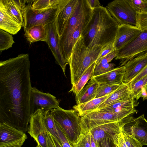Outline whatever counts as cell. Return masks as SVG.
<instances>
[{
	"label": "cell",
	"mask_w": 147,
	"mask_h": 147,
	"mask_svg": "<svg viewBox=\"0 0 147 147\" xmlns=\"http://www.w3.org/2000/svg\"><path fill=\"white\" fill-rule=\"evenodd\" d=\"M131 115L119 121L99 125L89 131L98 144L102 139L108 138L112 140L115 135L122 132L124 126L135 118Z\"/></svg>",
	"instance_id": "cell-11"
},
{
	"label": "cell",
	"mask_w": 147,
	"mask_h": 147,
	"mask_svg": "<svg viewBox=\"0 0 147 147\" xmlns=\"http://www.w3.org/2000/svg\"><path fill=\"white\" fill-rule=\"evenodd\" d=\"M51 113L71 144L75 142L81 133V118L78 112L74 109L65 110L59 107Z\"/></svg>",
	"instance_id": "cell-5"
},
{
	"label": "cell",
	"mask_w": 147,
	"mask_h": 147,
	"mask_svg": "<svg viewBox=\"0 0 147 147\" xmlns=\"http://www.w3.org/2000/svg\"><path fill=\"white\" fill-rule=\"evenodd\" d=\"M63 0H34L32 5V9L46 10L59 6Z\"/></svg>",
	"instance_id": "cell-29"
},
{
	"label": "cell",
	"mask_w": 147,
	"mask_h": 147,
	"mask_svg": "<svg viewBox=\"0 0 147 147\" xmlns=\"http://www.w3.org/2000/svg\"><path fill=\"white\" fill-rule=\"evenodd\" d=\"M130 96L131 93L128 84L122 83L95 110L109 106L116 102L127 99Z\"/></svg>",
	"instance_id": "cell-21"
},
{
	"label": "cell",
	"mask_w": 147,
	"mask_h": 147,
	"mask_svg": "<svg viewBox=\"0 0 147 147\" xmlns=\"http://www.w3.org/2000/svg\"><path fill=\"white\" fill-rule=\"evenodd\" d=\"M91 7L93 9L101 6L98 0H88Z\"/></svg>",
	"instance_id": "cell-45"
},
{
	"label": "cell",
	"mask_w": 147,
	"mask_h": 147,
	"mask_svg": "<svg viewBox=\"0 0 147 147\" xmlns=\"http://www.w3.org/2000/svg\"><path fill=\"white\" fill-rule=\"evenodd\" d=\"M142 32L135 26L129 24L119 25L113 43L116 51L121 49L130 44Z\"/></svg>",
	"instance_id": "cell-14"
},
{
	"label": "cell",
	"mask_w": 147,
	"mask_h": 147,
	"mask_svg": "<svg viewBox=\"0 0 147 147\" xmlns=\"http://www.w3.org/2000/svg\"><path fill=\"white\" fill-rule=\"evenodd\" d=\"M111 16L120 24L136 26L137 13L126 0H115L106 7Z\"/></svg>",
	"instance_id": "cell-8"
},
{
	"label": "cell",
	"mask_w": 147,
	"mask_h": 147,
	"mask_svg": "<svg viewBox=\"0 0 147 147\" xmlns=\"http://www.w3.org/2000/svg\"><path fill=\"white\" fill-rule=\"evenodd\" d=\"M136 26L142 31L147 30V13H137Z\"/></svg>",
	"instance_id": "cell-36"
},
{
	"label": "cell",
	"mask_w": 147,
	"mask_h": 147,
	"mask_svg": "<svg viewBox=\"0 0 147 147\" xmlns=\"http://www.w3.org/2000/svg\"><path fill=\"white\" fill-rule=\"evenodd\" d=\"M90 139L91 147H98V144L95 141L91 133L90 135Z\"/></svg>",
	"instance_id": "cell-47"
},
{
	"label": "cell",
	"mask_w": 147,
	"mask_h": 147,
	"mask_svg": "<svg viewBox=\"0 0 147 147\" xmlns=\"http://www.w3.org/2000/svg\"><path fill=\"white\" fill-rule=\"evenodd\" d=\"M122 133L128 147H142L143 145L134 138L123 131Z\"/></svg>",
	"instance_id": "cell-40"
},
{
	"label": "cell",
	"mask_w": 147,
	"mask_h": 147,
	"mask_svg": "<svg viewBox=\"0 0 147 147\" xmlns=\"http://www.w3.org/2000/svg\"><path fill=\"white\" fill-rule=\"evenodd\" d=\"M114 50L115 49L114 47L113 43H110L105 46L103 47L97 60L100 59Z\"/></svg>",
	"instance_id": "cell-41"
},
{
	"label": "cell",
	"mask_w": 147,
	"mask_h": 147,
	"mask_svg": "<svg viewBox=\"0 0 147 147\" xmlns=\"http://www.w3.org/2000/svg\"><path fill=\"white\" fill-rule=\"evenodd\" d=\"M120 85L99 84L96 98L102 97L111 94L119 87Z\"/></svg>",
	"instance_id": "cell-32"
},
{
	"label": "cell",
	"mask_w": 147,
	"mask_h": 147,
	"mask_svg": "<svg viewBox=\"0 0 147 147\" xmlns=\"http://www.w3.org/2000/svg\"><path fill=\"white\" fill-rule=\"evenodd\" d=\"M27 138H24L15 142L7 143H0V147H21Z\"/></svg>",
	"instance_id": "cell-42"
},
{
	"label": "cell",
	"mask_w": 147,
	"mask_h": 147,
	"mask_svg": "<svg viewBox=\"0 0 147 147\" xmlns=\"http://www.w3.org/2000/svg\"><path fill=\"white\" fill-rule=\"evenodd\" d=\"M36 147H41L39 145H37Z\"/></svg>",
	"instance_id": "cell-49"
},
{
	"label": "cell",
	"mask_w": 147,
	"mask_h": 147,
	"mask_svg": "<svg viewBox=\"0 0 147 147\" xmlns=\"http://www.w3.org/2000/svg\"><path fill=\"white\" fill-rule=\"evenodd\" d=\"M58 136L63 147H74L67 139L59 126L55 121Z\"/></svg>",
	"instance_id": "cell-37"
},
{
	"label": "cell",
	"mask_w": 147,
	"mask_h": 147,
	"mask_svg": "<svg viewBox=\"0 0 147 147\" xmlns=\"http://www.w3.org/2000/svg\"><path fill=\"white\" fill-rule=\"evenodd\" d=\"M115 66L113 63H108L95 66L92 76H96L106 73L113 69Z\"/></svg>",
	"instance_id": "cell-35"
},
{
	"label": "cell",
	"mask_w": 147,
	"mask_h": 147,
	"mask_svg": "<svg viewBox=\"0 0 147 147\" xmlns=\"http://www.w3.org/2000/svg\"><path fill=\"white\" fill-rule=\"evenodd\" d=\"M119 25L106 7L101 6L94 8L91 19L82 35L84 44L91 49L97 45L104 47L113 43Z\"/></svg>",
	"instance_id": "cell-2"
},
{
	"label": "cell",
	"mask_w": 147,
	"mask_h": 147,
	"mask_svg": "<svg viewBox=\"0 0 147 147\" xmlns=\"http://www.w3.org/2000/svg\"><path fill=\"white\" fill-rule=\"evenodd\" d=\"M135 100L131 95V96L127 99L116 102L109 106L96 110L118 112L124 110L134 108L138 105V103Z\"/></svg>",
	"instance_id": "cell-25"
},
{
	"label": "cell",
	"mask_w": 147,
	"mask_h": 147,
	"mask_svg": "<svg viewBox=\"0 0 147 147\" xmlns=\"http://www.w3.org/2000/svg\"><path fill=\"white\" fill-rule=\"evenodd\" d=\"M95 63L96 62L90 65L85 71L77 82L72 85V88L69 92H72L75 94L76 96L79 93L93 75Z\"/></svg>",
	"instance_id": "cell-27"
},
{
	"label": "cell",
	"mask_w": 147,
	"mask_h": 147,
	"mask_svg": "<svg viewBox=\"0 0 147 147\" xmlns=\"http://www.w3.org/2000/svg\"><path fill=\"white\" fill-rule=\"evenodd\" d=\"M112 141L114 147H128L122 132L115 135L113 137Z\"/></svg>",
	"instance_id": "cell-39"
},
{
	"label": "cell",
	"mask_w": 147,
	"mask_h": 147,
	"mask_svg": "<svg viewBox=\"0 0 147 147\" xmlns=\"http://www.w3.org/2000/svg\"><path fill=\"white\" fill-rule=\"evenodd\" d=\"M27 137L24 132L4 123H0V143L17 141Z\"/></svg>",
	"instance_id": "cell-20"
},
{
	"label": "cell",
	"mask_w": 147,
	"mask_h": 147,
	"mask_svg": "<svg viewBox=\"0 0 147 147\" xmlns=\"http://www.w3.org/2000/svg\"><path fill=\"white\" fill-rule=\"evenodd\" d=\"M15 43L11 34L0 29V53L11 47Z\"/></svg>",
	"instance_id": "cell-31"
},
{
	"label": "cell",
	"mask_w": 147,
	"mask_h": 147,
	"mask_svg": "<svg viewBox=\"0 0 147 147\" xmlns=\"http://www.w3.org/2000/svg\"><path fill=\"white\" fill-rule=\"evenodd\" d=\"M7 11L22 26H24V13L14 0H0Z\"/></svg>",
	"instance_id": "cell-26"
},
{
	"label": "cell",
	"mask_w": 147,
	"mask_h": 147,
	"mask_svg": "<svg viewBox=\"0 0 147 147\" xmlns=\"http://www.w3.org/2000/svg\"><path fill=\"white\" fill-rule=\"evenodd\" d=\"M51 136L56 147H63L61 144L59 142L57 139L52 136Z\"/></svg>",
	"instance_id": "cell-48"
},
{
	"label": "cell",
	"mask_w": 147,
	"mask_h": 147,
	"mask_svg": "<svg viewBox=\"0 0 147 147\" xmlns=\"http://www.w3.org/2000/svg\"><path fill=\"white\" fill-rule=\"evenodd\" d=\"M47 33L46 42L53 55L56 61L61 67L65 76L66 65L68 64L62 54L55 21L45 26Z\"/></svg>",
	"instance_id": "cell-12"
},
{
	"label": "cell",
	"mask_w": 147,
	"mask_h": 147,
	"mask_svg": "<svg viewBox=\"0 0 147 147\" xmlns=\"http://www.w3.org/2000/svg\"><path fill=\"white\" fill-rule=\"evenodd\" d=\"M30 64L28 53L0 62V123L25 133L31 117Z\"/></svg>",
	"instance_id": "cell-1"
},
{
	"label": "cell",
	"mask_w": 147,
	"mask_h": 147,
	"mask_svg": "<svg viewBox=\"0 0 147 147\" xmlns=\"http://www.w3.org/2000/svg\"><path fill=\"white\" fill-rule=\"evenodd\" d=\"M98 85V83L91 78L79 93L75 96L77 105L82 104L95 98Z\"/></svg>",
	"instance_id": "cell-22"
},
{
	"label": "cell",
	"mask_w": 147,
	"mask_h": 147,
	"mask_svg": "<svg viewBox=\"0 0 147 147\" xmlns=\"http://www.w3.org/2000/svg\"><path fill=\"white\" fill-rule=\"evenodd\" d=\"M125 71V67L123 65L114 68L101 75L92 76L91 79L98 84L120 85L122 83Z\"/></svg>",
	"instance_id": "cell-18"
},
{
	"label": "cell",
	"mask_w": 147,
	"mask_h": 147,
	"mask_svg": "<svg viewBox=\"0 0 147 147\" xmlns=\"http://www.w3.org/2000/svg\"><path fill=\"white\" fill-rule=\"evenodd\" d=\"M90 131L81 134L77 141L72 144L74 147H91Z\"/></svg>",
	"instance_id": "cell-34"
},
{
	"label": "cell",
	"mask_w": 147,
	"mask_h": 147,
	"mask_svg": "<svg viewBox=\"0 0 147 147\" xmlns=\"http://www.w3.org/2000/svg\"><path fill=\"white\" fill-rule=\"evenodd\" d=\"M126 1L137 13H147V0H126Z\"/></svg>",
	"instance_id": "cell-33"
},
{
	"label": "cell",
	"mask_w": 147,
	"mask_h": 147,
	"mask_svg": "<svg viewBox=\"0 0 147 147\" xmlns=\"http://www.w3.org/2000/svg\"><path fill=\"white\" fill-rule=\"evenodd\" d=\"M25 32V36L30 44L39 41L47 42V33L45 26H34Z\"/></svg>",
	"instance_id": "cell-23"
},
{
	"label": "cell",
	"mask_w": 147,
	"mask_h": 147,
	"mask_svg": "<svg viewBox=\"0 0 147 147\" xmlns=\"http://www.w3.org/2000/svg\"><path fill=\"white\" fill-rule=\"evenodd\" d=\"M129 86L131 96L138 100L142 93H147V75Z\"/></svg>",
	"instance_id": "cell-28"
},
{
	"label": "cell",
	"mask_w": 147,
	"mask_h": 147,
	"mask_svg": "<svg viewBox=\"0 0 147 147\" xmlns=\"http://www.w3.org/2000/svg\"><path fill=\"white\" fill-rule=\"evenodd\" d=\"M96 45L91 49L86 47L81 36L74 47L69 59L71 83H76L85 71L97 61L103 47Z\"/></svg>",
	"instance_id": "cell-4"
},
{
	"label": "cell",
	"mask_w": 147,
	"mask_h": 147,
	"mask_svg": "<svg viewBox=\"0 0 147 147\" xmlns=\"http://www.w3.org/2000/svg\"><path fill=\"white\" fill-rule=\"evenodd\" d=\"M98 147H114V146L112 140L108 138H105L99 141Z\"/></svg>",
	"instance_id": "cell-43"
},
{
	"label": "cell",
	"mask_w": 147,
	"mask_h": 147,
	"mask_svg": "<svg viewBox=\"0 0 147 147\" xmlns=\"http://www.w3.org/2000/svg\"><path fill=\"white\" fill-rule=\"evenodd\" d=\"M22 26L6 11L0 1V29L11 35L17 34Z\"/></svg>",
	"instance_id": "cell-17"
},
{
	"label": "cell",
	"mask_w": 147,
	"mask_h": 147,
	"mask_svg": "<svg viewBox=\"0 0 147 147\" xmlns=\"http://www.w3.org/2000/svg\"><path fill=\"white\" fill-rule=\"evenodd\" d=\"M111 94L101 97L95 98L82 104L76 105L73 107V108L78 112L81 117L97 109Z\"/></svg>",
	"instance_id": "cell-24"
},
{
	"label": "cell",
	"mask_w": 147,
	"mask_h": 147,
	"mask_svg": "<svg viewBox=\"0 0 147 147\" xmlns=\"http://www.w3.org/2000/svg\"><path fill=\"white\" fill-rule=\"evenodd\" d=\"M79 0H70L58 13L55 21L59 37L62 35L72 16Z\"/></svg>",
	"instance_id": "cell-16"
},
{
	"label": "cell",
	"mask_w": 147,
	"mask_h": 147,
	"mask_svg": "<svg viewBox=\"0 0 147 147\" xmlns=\"http://www.w3.org/2000/svg\"><path fill=\"white\" fill-rule=\"evenodd\" d=\"M33 0H26L22 7L24 13V31L35 26H45L54 21L59 11L69 0H63L58 7L46 10H38L32 8Z\"/></svg>",
	"instance_id": "cell-7"
},
{
	"label": "cell",
	"mask_w": 147,
	"mask_h": 147,
	"mask_svg": "<svg viewBox=\"0 0 147 147\" xmlns=\"http://www.w3.org/2000/svg\"><path fill=\"white\" fill-rule=\"evenodd\" d=\"M147 75V65L144 69L137 76L133 79L130 82L128 83V84L129 85H131L134 84Z\"/></svg>",
	"instance_id": "cell-44"
},
{
	"label": "cell",
	"mask_w": 147,
	"mask_h": 147,
	"mask_svg": "<svg viewBox=\"0 0 147 147\" xmlns=\"http://www.w3.org/2000/svg\"><path fill=\"white\" fill-rule=\"evenodd\" d=\"M147 65V53L143 52L129 60L124 65L125 71L122 83H129Z\"/></svg>",
	"instance_id": "cell-15"
},
{
	"label": "cell",
	"mask_w": 147,
	"mask_h": 147,
	"mask_svg": "<svg viewBox=\"0 0 147 147\" xmlns=\"http://www.w3.org/2000/svg\"><path fill=\"white\" fill-rule=\"evenodd\" d=\"M116 60H121V66H123L129 60L139 54L147 53V30L142 31L132 42L116 51Z\"/></svg>",
	"instance_id": "cell-10"
},
{
	"label": "cell",
	"mask_w": 147,
	"mask_h": 147,
	"mask_svg": "<svg viewBox=\"0 0 147 147\" xmlns=\"http://www.w3.org/2000/svg\"><path fill=\"white\" fill-rule=\"evenodd\" d=\"M117 52L114 50L103 57L100 59L97 60L95 63V66L100 65L109 63V62L117 56Z\"/></svg>",
	"instance_id": "cell-38"
},
{
	"label": "cell",
	"mask_w": 147,
	"mask_h": 147,
	"mask_svg": "<svg viewBox=\"0 0 147 147\" xmlns=\"http://www.w3.org/2000/svg\"><path fill=\"white\" fill-rule=\"evenodd\" d=\"M44 115V122L48 131L61 143L56 127L55 122L51 113V111Z\"/></svg>",
	"instance_id": "cell-30"
},
{
	"label": "cell",
	"mask_w": 147,
	"mask_h": 147,
	"mask_svg": "<svg viewBox=\"0 0 147 147\" xmlns=\"http://www.w3.org/2000/svg\"><path fill=\"white\" fill-rule=\"evenodd\" d=\"M44 116L42 111L39 109L31 116L30 121L28 133L36 142L40 134L48 132L44 123Z\"/></svg>",
	"instance_id": "cell-19"
},
{
	"label": "cell",
	"mask_w": 147,
	"mask_h": 147,
	"mask_svg": "<svg viewBox=\"0 0 147 147\" xmlns=\"http://www.w3.org/2000/svg\"><path fill=\"white\" fill-rule=\"evenodd\" d=\"M137 112L135 108L118 112L100 110L92 111L80 117L81 134L87 133L90 130L102 125L120 121Z\"/></svg>",
	"instance_id": "cell-6"
},
{
	"label": "cell",
	"mask_w": 147,
	"mask_h": 147,
	"mask_svg": "<svg viewBox=\"0 0 147 147\" xmlns=\"http://www.w3.org/2000/svg\"><path fill=\"white\" fill-rule=\"evenodd\" d=\"M122 131L134 138L143 146L147 145V120L144 114L125 125Z\"/></svg>",
	"instance_id": "cell-13"
},
{
	"label": "cell",
	"mask_w": 147,
	"mask_h": 147,
	"mask_svg": "<svg viewBox=\"0 0 147 147\" xmlns=\"http://www.w3.org/2000/svg\"><path fill=\"white\" fill-rule=\"evenodd\" d=\"M48 147H56L51 134L48 133Z\"/></svg>",
	"instance_id": "cell-46"
},
{
	"label": "cell",
	"mask_w": 147,
	"mask_h": 147,
	"mask_svg": "<svg viewBox=\"0 0 147 147\" xmlns=\"http://www.w3.org/2000/svg\"><path fill=\"white\" fill-rule=\"evenodd\" d=\"M59 107V102L56 97L49 93L42 92L32 87L30 101V111L32 115L38 110L44 115Z\"/></svg>",
	"instance_id": "cell-9"
},
{
	"label": "cell",
	"mask_w": 147,
	"mask_h": 147,
	"mask_svg": "<svg viewBox=\"0 0 147 147\" xmlns=\"http://www.w3.org/2000/svg\"><path fill=\"white\" fill-rule=\"evenodd\" d=\"M93 9L88 0H79L62 35L59 37L63 56L68 64L73 48L92 17Z\"/></svg>",
	"instance_id": "cell-3"
}]
</instances>
